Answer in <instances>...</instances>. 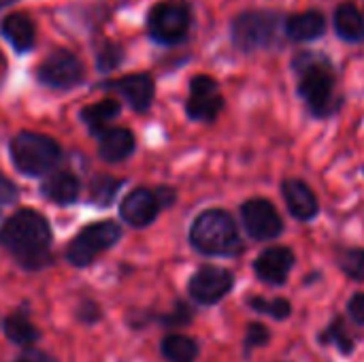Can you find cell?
<instances>
[{
	"label": "cell",
	"mask_w": 364,
	"mask_h": 362,
	"mask_svg": "<svg viewBox=\"0 0 364 362\" xmlns=\"http://www.w3.org/2000/svg\"><path fill=\"white\" fill-rule=\"evenodd\" d=\"M326 30V19L320 11H305L290 15L286 21V34L292 41H314Z\"/></svg>",
	"instance_id": "ac0fdd59"
},
{
	"label": "cell",
	"mask_w": 364,
	"mask_h": 362,
	"mask_svg": "<svg viewBox=\"0 0 364 362\" xmlns=\"http://www.w3.org/2000/svg\"><path fill=\"white\" fill-rule=\"evenodd\" d=\"M11 158L21 175L41 177L60 162L62 149L51 137L38 132H19L11 141Z\"/></svg>",
	"instance_id": "277c9868"
},
{
	"label": "cell",
	"mask_w": 364,
	"mask_h": 362,
	"mask_svg": "<svg viewBox=\"0 0 364 362\" xmlns=\"http://www.w3.org/2000/svg\"><path fill=\"white\" fill-rule=\"evenodd\" d=\"M339 267L352 280H364V250H346L339 256Z\"/></svg>",
	"instance_id": "4316f807"
},
{
	"label": "cell",
	"mask_w": 364,
	"mask_h": 362,
	"mask_svg": "<svg viewBox=\"0 0 364 362\" xmlns=\"http://www.w3.org/2000/svg\"><path fill=\"white\" fill-rule=\"evenodd\" d=\"M320 341H322V344L335 346V348L341 350L343 354H352V350H354V339L350 337V333H348L343 320H335V322L322 333Z\"/></svg>",
	"instance_id": "d4e9b609"
},
{
	"label": "cell",
	"mask_w": 364,
	"mask_h": 362,
	"mask_svg": "<svg viewBox=\"0 0 364 362\" xmlns=\"http://www.w3.org/2000/svg\"><path fill=\"white\" fill-rule=\"evenodd\" d=\"M17 196H19L17 186L9 177L0 175V205H13Z\"/></svg>",
	"instance_id": "f546056e"
},
{
	"label": "cell",
	"mask_w": 364,
	"mask_h": 362,
	"mask_svg": "<svg viewBox=\"0 0 364 362\" xmlns=\"http://www.w3.org/2000/svg\"><path fill=\"white\" fill-rule=\"evenodd\" d=\"M119 183L122 181H117L115 177H109V175L96 177L92 181V186H90V198H92V203H96L100 207L111 205L113 198H115V194H117V190H119Z\"/></svg>",
	"instance_id": "cb8c5ba5"
},
{
	"label": "cell",
	"mask_w": 364,
	"mask_h": 362,
	"mask_svg": "<svg viewBox=\"0 0 364 362\" xmlns=\"http://www.w3.org/2000/svg\"><path fill=\"white\" fill-rule=\"evenodd\" d=\"M122 237V228L119 224L105 220V222H96L87 228H83L68 245L66 250V258L75 265V267H87L90 262H94V258L109 250L111 245H115Z\"/></svg>",
	"instance_id": "52a82bcc"
},
{
	"label": "cell",
	"mask_w": 364,
	"mask_h": 362,
	"mask_svg": "<svg viewBox=\"0 0 364 362\" xmlns=\"http://www.w3.org/2000/svg\"><path fill=\"white\" fill-rule=\"evenodd\" d=\"M15 0H0V9H4V6H9V4H13Z\"/></svg>",
	"instance_id": "836d02e7"
},
{
	"label": "cell",
	"mask_w": 364,
	"mask_h": 362,
	"mask_svg": "<svg viewBox=\"0 0 364 362\" xmlns=\"http://www.w3.org/2000/svg\"><path fill=\"white\" fill-rule=\"evenodd\" d=\"M348 312H350V318L358 324H364V292L363 294H356L352 297V301L348 303Z\"/></svg>",
	"instance_id": "1f68e13d"
},
{
	"label": "cell",
	"mask_w": 364,
	"mask_h": 362,
	"mask_svg": "<svg viewBox=\"0 0 364 362\" xmlns=\"http://www.w3.org/2000/svg\"><path fill=\"white\" fill-rule=\"evenodd\" d=\"M2 36L11 43V47L17 51V53H26L34 47V41H36V30H34V23L28 15L23 13H11L4 17L2 26Z\"/></svg>",
	"instance_id": "2e32d148"
},
{
	"label": "cell",
	"mask_w": 364,
	"mask_h": 362,
	"mask_svg": "<svg viewBox=\"0 0 364 362\" xmlns=\"http://www.w3.org/2000/svg\"><path fill=\"white\" fill-rule=\"evenodd\" d=\"M190 241L198 252L209 256H235L243 247L235 220L222 209L200 213L192 224Z\"/></svg>",
	"instance_id": "7a4b0ae2"
},
{
	"label": "cell",
	"mask_w": 364,
	"mask_h": 362,
	"mask_svg": "<svg viewBox=\"0 0 364 362\" xmlns=\"http://www.w3.org/2000/svg\"><path fill=\"white\" fill-rule=\"evenodd\" d=\"M299 94L318 115H328L335 109V77L326 58L303 53L296 58Z\"/></svg>",
	"instance_id": "3957f363"
},
{
	"label": "cell",
	"mask_w": 364,
	"mask_h": 362,
	"mask_svg": "<svg viewBox=\"0 0 364 362\" xmlns=\"http://www.w3.org/2000/svg\"><path fill=\"white\" fill-rule=\"evenodd\" d=\"M292 267H294V254L288 247H269L254 262L256 275L271 286L284 284Z\"/></svg>",
	"instance_id": "7c38bea8"
},
{
	"label": "cell",
	"mask_w": 364,
	"mask_h": 362,
	"mask_svg": "<svg viewBox=\"0 0 364 362\" xmlns=\"http://www.w3.org/2000/svg\"><path fill=\"white\" fill-rule=\"evenodd\" d=\"M149 34L164 45L181 43L190 30V6L183 0H162L147 17Z\"/></svg>",
	"instance_id": "5b68a950"
},
{
	"label": "cell",
	"mask_w": 364,
	"mask_h": 362,
	"mask_svg": "<svg viewBox=\"0 0 364 362\" xmlns=\"http://www.w3.org/2000/svg\"><path fill=\"white\" fill-rule=\"evenodd\" d=\"M250 305H252L254 312H258V314H269V316L275 318V320H284V318H288L290 312H292V307H290V303H288L286 299L267 301V299L254 297V299L250 301Z\"/></svg>",
	"instance_id": "484cf974"
},
{
	"label": "cell",
	"mask_w": 364,
	"mask_h": 362,
	"mask_svg": "<svg viewBox=\"0 0 364 362\" xmlns=\"http://www.w3.org/2000/svg\"><path fill=\"white\" fill-rule=\"evenodd\" d=\"M267 341H269V331L262 324H250L247 337H245V348L247 350H254V348L264 346Z\"/></svg>",
	"instance_id": "f1b7e54d"
},
{
	"label": "cell",
	"mask_w": 364,
	"mask_h": 362,
	"mask_svg": "<svg viewBox=\"0 0 364 362\" xmlns=\"http://www.w3.org/2000/svg\"><path fill=\"white\" fill-rule=\"evenodd\" d=\"M134 151V137L126 128H111L100 132L98 154L107 162H122Z\"/></svg>",
	"instance_id": "e0dca14e"
},
{
	"label": "cell",
	"mask_w": 364,
	"mask_h": 362,
	"mask_svg": "<svg viewBox=\"0 0 364 362\" xmlns=\"http://www.w3.org/2000/svg\"><path fill=\"white\" fill-rule=\"evenodd\" d=\"M284 198L288 203V209L299 220H311L318 215V198L309 190V186L301 179H286L282 183Z\"/></svg>",
	"instance_id": "9a60e30c"
},
{
	"label": "cell",
	"mask_w": 364,
	"mask_h": 362,
	"mask_svg": "<svg viewBox=\"0 0 364 362\" xmlns=\"http://www.w3.org/2000/svg\"><path fill=\"white\" fill-rule=\"evenodd\" d=\"M277 15L271 11H247L232 21V41L241 51L269 47L277 36Z\"/></svg>",
	"instance_id": "8992f818"
},
{
	"label": "cell",
	"mask_w": 364,
	"mask_h": 362,
	"mask_svg": "<svg viewBox=\"0 0 364 362\" xmlns=\"http://www.w3.org/2000/svg\"><path fill=\"white\" fill-rule=\"evenodd\" d=\"M21 362H53L45 352H38V350H28L21 358Z\"/></svg>",
	"instance_id": "d6a6232c"
},
{
	"label": "cell",
	"mask_w": 364,
	"mask_h": 362,
	"mask_svg": "<svg viewBox=\"0 0 364 362\" xmlns=\"http://www.w3.org/2000/svg\"><path fill=\"white\" fill-rule=\"evenodd\" d=\"M162 352L171 362H194L198 356V346L183 335H168L162 341Z\"/></svg>",
	"instance_id": "7402d4cb"
},
{
	"label": "cell",
	"mask_w": 364,
	"mask_h": 362,
	"mask_svg": "<svg viewBox=\"0 0 364 362\" xmlns=\"http://www.w3.org/2000/svg\"><path fill=\"white\" fill-rule=\"evenodd\" d=\"M235 277L230 271L220 267H203L190 280V294L203 305H213L232 290Z\"/></svg>",
	"instance_id": "8fae6325"
},
{
	"label": "cell",
	"mask_w": 364,
	"mask_h": 362,
	"mask_svg": "<svg viewBox=\"0 0 364 362\" xmlns=\"http://www.w3.org/2000/svg\"><path fill=\"white\" fill-rule=\"evenodd\" d=\"M335 30L343 41L358 43L364 38V15L354 2H343L335 11Z\"/></svg>",
	"instance_id": "ffe728a7"
},
{
	"label": "cell",
	"mask_w": 364,
	"mask_h": 362,
	"mask_svg": "<svg viewBox=\"0 0 364 362\" xmlns=\"http://www.w3.org/2000/svg\"><path fill=\"white\" fill-rule=\"evenodd\" d=\"M2 329H4V335L17 344V346H30L36 341L38 337V331L30 324V320L21 314H13L9 316L4 322H2Z\"/></svg>",
	"instance_id": "603a6c76"
},
{
	"label": "cell",
	"mask_w": 364,
	"mask_h": 362,
	"mask_svg": "<svg viewBox=\"0 0 364 362\" xmlns=\"http://www.w3.org/2000/svg\"><path fill=\"white\" fill-rule=\"evenodd\" d=\"M107 90L119 92L134 111H147L154 100V81L149 75H126L122 79L105 83Z\"/></svg>",
	"instance_id": "5bb4252c"
},
{
	"label": "cell",
	"mask_w": 364,
	"mask_h": 362,
	"mask_svg": "<svg viewBox=\"0 0 364 362\" xmlns=\"http://www.w3.org/2000/svg\"><path fill=\"white\" fill-rule=\"evenodd\" d=\"M41 190H43L45 198H49L58 205H70L79 198L81 183L73 173H53L51 177L45 179Z\"/></svg>",
	"instance_id": "d6986e66"
},
{
	"label": "cell",
	"mask_w": 364,
	"mask_h": 362,
	"mask_svg": "<svg viewBox=\"0 0 364 362\" xmlns=\"http://www.w3.org/2000/svg\"><path fill=\"white\" fill-rule=\"evenodd\" d=\"M36 75L47 87L70 90L83 81V64L70 51H55L38 66Z\"/></svg>",
	"instance_id": "ba28073f"
},
{
	"label": "cell",
	"mask_w": 364,
	"mask_h": 362,
	"mask_svg": "<svg viewBox=\"0 0 364 362\" xmlns=\"http://www.w3.org/2000/svg\"><path fill=\"white\" fill-rule=\"evenodd\" d=\"M241 215H243L245 230L256 241H271V239L279 237L284 230V222H282L277 209L273 207V203H269L264 198L247 201L241 207Z\"/></svg>",
	"instance_id": "9c48e42d"
},
{
	"label": "cell",
	"mask_w": 364,
	"mask_h": 362,
	"mask_svg": "<svg viewBox=\"0 0 364 362\" xmlns=\"http://www.w3.org/2000/svg\"><path fill=\"white\" fill-rule=\"evenodd\" d=\"M160 211V201L154 192L145 190V188H139L134 192H130L124 201H122V207H119V213L122 218L134 226V228H143L147 224H151L156 220Z\"/></svg>",
	"instance_id": "4fadbf2b"
},
{
	"label": "cell",
	"mask_w": 364,
	"mask_h": 362,
	"mask_svg": "<svg viewBox=\"0 0 364 362\" xmlns=\"http://www.w3.org/2000/svg\"><path fill=\"white\" fill-rule=\"evenodd\" d=\"M190 318H192L190 307H186L183 303H179V305L175 307V312H173L171 316H166V318H164V322H166V324L177 326V324H188V322H190Z\"/></svg>",
	"instance_id": "4dcf8cb0"
},
{
	"label": "cell",
	"mask_w": 364,
	"mask_h": 362,
	"mask_svg": "<svg viewBox=\"0 0 364 362\" xmlns=\"http://www.w3.org/2000/svg\"><path fill=\"white\" fill-rule=\"evenodd\" d=\"M122 60H124L122 47H119V45H113V43H107V45L98 51L96 64H98V70L107 73V70H113L115 66H119Z\"/></svg>",
	"instance_id": "83f0119b"
},
{
	"label": "cell",
	"mask_w": 364,
	"mask_h": 362,
	"mask_svg": "<svg viewBox=\"0 0 364 362\" xmlns=\"http://www.w3.org/2000/svg\"><path fill=\"white\" fill-rule=\"evenodd\" d=\"M49 243L51 230L47 220L30 209L17 211L0 228V245L26 269H41L49 262Z\"/></svg>",
	"instance_id": "6da1fadb"
},
{
	"label": "cell",
	"mask_w": 364,
	"mask_h": 362,
	"mask_svg": "<svg viewBox=\"0 0 364 362\" xmlns=\"http://www.w3.org/2000/svg\"><path fill=\"white\" fill-rule=\"evenodd\" d=\"M224 107V98L218 90V83L207 77L198 75L190 81V98L186 111L196 122H213Z\"/></svg>",
	"instance_id": "30bf717a"
},
{
	"label": "cell",
	"mask_w": 364,
	"mask_h": 362,
	"mask_svg": "<svg viewBox=\"0 0 364 362\" xmlns=\"http://www.w3.org/2000/svg\"><path fill=\"white\" fill-rule=\"evenodd\" d=\"M17 362H21V361H17Z\"/></svg>",
	"instance_id": "e575fe53"
},
{
	"label": "cell",
	"mask_w": 364,
	"mask_h": 362,
	"mask_svg": "<svg viewBox=\"0 0 364 362\" xmlns=\"http://www.w3.org/2000/svg\"><path fill=\"white\" fill-rule=\"evenodd\" d=\"M119 111H122L119 102L113 100V98H107V100H100V102H94V105H90V107H85V109L81 111V119H83V124H85L92 132H102V128H105L115 115H119Z\"/></svg>",
	"instance_id": "44dd1931"
}]
</instances>
